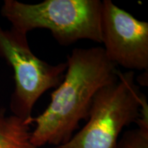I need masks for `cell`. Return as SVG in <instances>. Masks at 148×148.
<instances>
[{
	"mask_svg": "<svg viewBox=\"0 0 148 148\" xmlns=\"http://www.w3.org/2000/svg\"><path fill=\"white\" fill-rule=\"evenodd\" d=\"M134 72H119L116 80L94 97L86 123L69 141L56 148H115L125 127L136 123L147 101Z\"/></svg>",
	"mask_w": 148,
	"mask_h": 148,
	"instance_id": "3",
	"label": "cell"
},
{
	"mask_svg": "<svg viewBox=\"0 0 148 148\" xmlns=\"http://www.w3.org/2000/svg\"><path fill=\"white\" fill-rule=\"evenodd\" d=\"M101 43L111 62L129 71L148 69V23L114 4L101 1Z\"/></svg>",
	"mask_w": 148,
	"mask_h": 148,
	"instance_id": "5",
	"label": "cell"
},
{
	"mask_svg": "<svg viewBox=\"0 0 148 148\" xmlns=\"http://www.w3.org/2000/svg\"><path fill=\"white\" fill-rule=\"evenodd\" d=\"M63 79L51 94L45 110L31 119L30 141L36 148L56 147L71 139L79 123L87 120L97 92L118 77L117 66L101 47L75 48L67 56Z\"/></svg>",
	"mask_w": 148,
	"mask_h": 148,
	"instance_id": "1",
	"label": "cell"
},
{
	"mask_svg": "<svg viewBox=\"0 0 148 148\" xmlns=\"http://www.w3.org/2000/svg\"><path fill=\"white\" fill-rule=\"evenodd\" d=\"M134 129L125 131L115 148H148V107L144 106Z\"/></svg>",
	"mask_w": 148,
	"mask_h": 148,
	"instance_id": "7",
	"label": "cell"
},
{
	"mask_svg": "<svg viewBox=\"0 0 148 148\" xmlns=\"http://www.w3.org/2000/svg\"><path fill=\"white\" fill-rule=\"evenodd\" d=\"M31 124V119L6 115L0 108V148H36L30 141Z\"/></svg>",
	"mask_w": 148,
	"mask_h": 148,
	"instance_id": "6",
	"label": "cell"
},
{
	"mask_svg": "<svg viewBox=\"0 0 148 148\" xmlns=\"http://www.w3.org/2000/svg\"><path fill=\"white\" fill-rule=\"evenodd\" d=\"M0 57L13 69L14 89L10 98L12 114L30 120L38 99L63 79L67 64H51L35 56L27 35L0 27Z\"/></svg>",
	"mask_w": 148,
	"mask_h": 148,
	"instance_id": "4",
	"label": "cell"
},
{
	"mask_svg": "<svg viewBox=\"0 0 148 148\" xmlns=\"http://www.w3.org/2000/svg\"><path fill=\"white\" fill-rule=\"evenodd\" d=\"M101 12L99 0H45L34 4L5 0L1 8L11 29L25 35L47 29L64 46L83 39L101 43Z\"/></svg>",
	"mask_w": 148,
	"mask_h": 148,
	"instance_id": "2",
	"label": "cell"
}]
</instances>
